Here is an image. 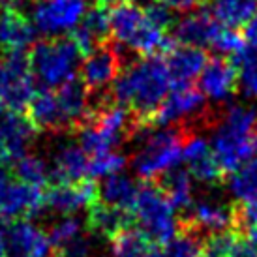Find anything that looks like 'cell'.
I'll return each mask as SVG.
<instances>
[{
  "instance_id": "cell-12",
  "label": "cell",
  "mask_w": 257,
  "mask_h": 257,
  "mask_svg": "<svg viewBox=\"0 0 257 257\" xmlns=\"http://www.w3.org/2000/svg\"><path fill=\"white\" fill-rule=\"evenodd\" d=\"M205 113V96L199 88L190 85L173 86L165 100L156 109V122L160 126H177L182 122L199 118Z\"/></svg>"
},
{
  "instance_id": "cell-3",
  "label": "cell",
  "mask_w": 257,
  "mask_h": 257,
  "mask_svg": "<svg viewBox=\"0 0 257 257\" xmlns=\"http://www.w3.org/2000/svg\"><path fill=\"white\" fill-rule=\"evenodd\" d=\"M83 83L72 81L60 88L36 92L29 103L30 120L42 130H70L85 122L90 113V96Z\"/></svg>"
},
{
  "instance_id": "cell-45",
  "label": "cell",
  "mask_w": 257,
  "mask_h": 257,
  "mask_svg": "<svg viewBox=\"0 0 257 257\" xmlns=\"http://www.w3.org/2000/svg\"><path fill=\"white\" fill-rule=\"evenodd\" d=\"M6 164V160H4V154H2V150H0V165Z\"/></svg>"
},
{
  "instance_id": "cell-21",
  "label": "cell",
  "mask_w": 257,
  "mask_h": 257,
  "mask_svg": "<svg viewBox=\"0 0 257 257\" xmlns=\"http://www.w3.org/2000/svg\"><path fill=\"white\" fill-rule=\"evenodd\" d=\"M38 30L29 17L19 12H4L0 15V51L6 55H23L34 47Z\"/></svg>"
},
{
  "instance_id": "cell-1",
  "label": "cell",
  "mask_w": 257,
  "mask_h": 257,
  "mask_svg": "<svg viewBox=\"0 0 257 257\" xmlns=\"http://www.w3.org/2000/svg\"><path fill=\"white\" fill-rule=\"evenodd\" d=\"M171 88V73L165 60L152 55L120 70L113 83V98L128 111L150 116L156 113Z\"/></svg>"
},
{
  "instance_id": "cell-20",
  "label": "cell",
  "mask_w": 257,
  "mask_h": 257,
  "mask_svg": "<svg viewBox=\"0 0 257 257\" xmlns=\"http://www.w3.org/2000/svg\"><path fill=\"white\" fill-rule=\"evenodd\" d=\"M182 160L188 164V173L201 184H214L221 175V169L212 154V147L207 137L193 134L184 139Z\"/></svg>"
},
{
  "instance_id": "cell-15",
  "label": "cell",
  "mask_w": 257,
  "mask_h": 257,
  "mask_svg": "<svg viewBox=\"0 0 257 257\" xmlns=\"http://www.w3.org/2000/svg\"><path fill=\"white\" fill-rule=\"evenodd\" d=\"M199 90L205 100L214 103H225L233 98L238 83L236 68L225 58H212L207 60L199 77Z\"/></svg>"
},
{
  "instance_id": "cell-6",
  "label": "cell",
  "mask_w": 257,
  "mask_h": 257,
  "mask_svg": "<svg viewBox=\"0 0 257 257\" xmlns=\"http://www.w3.org/2000/svg\"><path fill=\"white\" fill-rule=\"evenodd\" d=\"M29 64L34 79L45 88H60L75 81L81 68V49L72 38H51L34 45Z\"/></svg>"
},
{
  "instance_id": "cell-24",
  "label": "cell",
  "mask_w": 257,
  "mask_h": 257,
  "mask_svg": "<svg viewBox=\"0 0 257 257\" xmlns=\"http://www.w3.org/2000/svg\"><path fill=\"white\" fill-rule=\"evenodd\" d=\"M72 40L75 42L81 53H90L92 49L100 47L103 40L111 34L109 29V14L103 8L88 10L83 21L79 23L72 32Z\"/></svg>"
},
{
  "instance_id": "cell-16",
  "label": "cell",
  "mask_w": 257,
  "mask_h": 257,
  "mask_svg": "<svg viewBox=\"0 0 257 257\" xmlns=\"http://www.w3.org/2000/svg\"><path fill=\"white\" fill-rule=\"evenodd\" d=\"M98 197V188L92 182H64L51 188L45 195V207L60 216L77 214L85 208H90Z\"/></svg>"
},
{
  "instance_id": "cell-46",
  "label": "cell",
  "mask_w": 257,
  "mask_h": 257,
  "mask_svg": "<svg viewBox=\"0 0 257 257\" xmlns=\"http://www.w3.org/2000/svg\"><path fill=\"white\" fill-rule=\"evenodd\" d=\"M0 15H2V2H0Z\"/></svg>"
},
{
  "instance_id": "cell-34",
  "label": "cell",
  "mask_w": 257,
  "mask_h": 257,
  "mask_svg": "<svg viewBox=\"0 0 257 257\" xmlns=\"http://www.w3.org/2000/svg\"><path fill=\"white\" fill-rule=\"evenodd\" d=\"M124 167H126V156L116 150L92 154V158L88 160V175L92 179H107L111 175L122 173Z\"/></svg>"
},
{
  "instance_id": "cell-38",
  "label": "cell",
  "mask_w": 257,
  "mask_h": 257,
  "mask_svg": "<svg viewBox=\"0 0 257 257\" xmlns=\"http://www.w3.org/2000/svg\"><path fill=\"white\" fill-rule=\"evenodd\" d=\"M160 2L165 4L169 10H175V12H190L203 0H160Z\"/></svg>"
},
{
  "instance_id": "cell-42",
  "label": "cell",
  "mask_w": 257,
  "mask_h": 257,
  "mask_svg": "<svg viewBox=\"0 0 257 257\" xmlns=\"http://www.w3.org/2000/svg\"><path fill=\"white\" fill-rule=\"evenodd\" d=\"M246 235H248V240H250L251 244H255V246H257V223L253 225V227L246 229Z\"/></svg>"
},
{
  "instance_id": "cell-13",
  "label": "cell",
  "mask_w": 257,
  "mask_h": 257,
  "mask_svg": "<svg viewBox=\"0 0 257 257\" xmlns=\"http://www.w3.org/2000/svg\"><path fill=\"white\" fill-rule=\"evenodd\" d=\"M34 139L36 126L30 118H25L23 114H19V111H0V150L4 154L6 164L25 156Z\"/></svg>"
},
{
  "instance_id": "cell-36",
  "label": "cell",
  "mask_w": 257,
  "mask_h": 257,
  "mask_svg": "<svg viewBox=\"0 0 257 257\" xmlns=\"http://www.w3.org/2000/svg\"><path fill=\"white\" fill-rule=\"evenodd\" d=\"M158 257H201V242L193 233H180L164 244Z\"/></svg>"
},
{
  "instance_id": "cell-30",
  "label": "cell",
  "mask_w": 257,
  "mask_h": 257,
  "mask_svg": "<svg viewBox=\"0 0 257 257\" xmlns=\"http://www.w3.org/2000/svg\"><path fill=\"white\" fill-rule=\"evenodd\" d=\"M227 190L240 203L257 199V156L231 173L227 180Z\"/></svg>"
},
{
  "instance_id": "cell-19",
  "label": "cell",
  "mask_w": 257,
  "mask_h": 257,
  "mask_svg": "<svg viewBox=\"0 0 257 257\" xmlns=\"http://www.w3.org/2000/svg\"><path fill=\"white\" fill-rule=\"evenodd\" d=\"M221 27L220 23H216L207 10L203 12H192V14L180 17V21L175 25V40L180 45H190V47H210L214 49L216 42L220 38Z\"/></svg>"
},
{
  "instance_id": "cell-29",
  "label": "cell",
  "mask_w": 257,
  "mask_h": 257,
  "mask_svg": "<svg viewBox=\"0 0 257 257\" xmlns=\"http://www.w3.org/2000/svg\"><path fill=\"white\" fill-rule=\"evenodd\" d=\"M162 190H164L165 197L169 199L175 208L184 210L193 203V192H195V184H193V177L188 171L182 169H173V171L165 173L162 177Z\"/></svg>"
},
{
  "instance_id": "cell-8",
  "label": "cell",
  "mask_w": 257,
  "mask_h": 257,
  "mask_svg": "<svg viewBox=\"0 0 257 257\" xmlns=\"http://www.w3.org/2000/svg\"><path fill=\"white\" fill-rule=\"evenodd\" d=\"M132 116L130 111L122 105H107L101 107L94 114L92 122H88L81 130L79 143L85 149L86 154H100L114 150L126 137L132 134Z\"/></svg>"
},
{
  "instance_id": "cell-26",
  "label": "cell",
  "mask_w": 257,
  "mask_h": 257,
  "mask_svg": "<svg viewBox=\"0 0 257 257\" xmlns=\"http://www.w3.org/2000/svg\"><path fill=\"white\" fill-rule=\"evenodd\" d=\"M139 188L141 186H137L136 180L122 171L116 173V175H111L107 179H103L101 186L98 188V197L101 199L103 205L122 208V210H128L130 212L132 207H134V203H136Z\"/></svg>"
},
{
  "instance_id": "cell-32",
  "label": "cell",
  "mask_w": 257,
  "mask_h": 257,
  "mask_svg": "<svg viewBox=\"0 0 257 257\" xmlns=\"http://www.w3.org/2000/svg\"><path fill=\"white\" fill-rule=\"evenodd\" d=\"M15 177L27 184H34L42 188L51 179L49 164L34 154H25L15 160Z\"/></svg>"
},
{
  "instance_id": "cell-41",
  "label": "cell",
  "mask_w": 257,
  "mask_h": 257,
  "mask_svg": "<svg viewBox=\"0 0 257 257\" xmlns=\"http://www.w3.org/2000/svg\"><path fill=\"white\" fill-rule=\"evenodd\" d=\"M0 257H8V248H6V233L0 229Z\"/></svg>"
},
{
  "instance_id": "cell-10",
  "label": "cell",
  "mask_w": 257,
  "mask_h": 257,
  "mask_svg": "<svg viewBox=\"0 0 257 257\" xmlns=\"http://www.w3.org/2000/svg\"><path fill=\"white\" fill-rule=\"evenodd\" d=\"M34 75L25 55H6L0 60V105L21 111L34 98Z\"/></svg>"
},
{
  "instance_id": "cell-44",
  "label": "cell",
  "mask_w": 257,
  "mask_h": 257,
  "mask_svg": "<svg viewBox=\"0 0 257 257\" xmlns=\"http://www.w3.org/2000/svg\"><path fill=\"white\" fill-rule=\"evenodd\" d=\"M0 2H6V4H19L23 0H0Z\"/></svg>"
},
{
  "instance_id": "cell-17",
  "label": "cell",
  "mask_w": 257,
  "mask_h": 257,
  "mask_svg": "<svg viewBox=\"0 0 257 257\" xmlns=\"http://www.w3.org/2000/svg\"><path fill=\"white\" fill-rule=\"evenodd\" d=\"M51 179L57 184L79 182L88 175V156L81 143L75 141H60L55 145L49 162Z\"/></svg>"
},
{
  "instance_id": "cell-33",
  "label": "cell",
  "mask_w": 257,
  "mask_h": 257,
  "mask_svg": "<svg viewBox=\"0 0 257 257\" xmlns=\"http://www.w3.org/2000/svg\"><path fill=\"white\" fill-rule=\"evenodd\" d=\"M85 233V221L75 214L60 216L49 229V240L53 248H62L68 242H72L73 238H77Z\"/></svg>"
},
{
  "instance_id": "cell-2",
  "label": "cell",
  "mask_w": 257,
  "mask_h": 257,
  "mask_svg": "<svg viewBox=\"0 0 257 257\" xmlns=\"http://www.w3.org/2000/svg\"><path fill=\"white\" fill-rule=\"evenodd\" d=\"M212 154L221 173H233L257 156V107L229 105L216 124L210 139Z\"/></svg>"
},
{
  "instance_id": "cell-14",
  "label": "cell",
  "mask_w": 257,
  "mask_h": 257,
  "mask_svg": "<svg viewBox=\"0 0 257 257\" xmlns=\"http://www.w3.org/2000/svg\"><path fill=\"white\" fill-rule=\"evenodd\" d=\"M4 233L8 257H49L53 250L49 233L27 218L15 220Z\"/></svg>"
},
{
  "instance_id": "cell-43",
  "label": "cell",
  "mask_w": 257,
  "mask_h": 257,
  "mask_svg": "<svg viewBox=\"0 0 257 257\" xmlns=\"http://www.w3.org/2000/svg\"><path fill=\"white\" fill-rule=\"evenodd\" d=\"M98 2L103 4V6H109V4H114V6H116V4H120V2H124V0H98Z\"/></svg>"
},
{
  "instance_id": "cell-31",
  "label": "cell",
  "mask_w": 257,
  "mask_h": 257,
  "mask_svg": "<svg viewBox=\"0 0 257 257\" xmlns=\"http://www.w3.org/2000/svg\"><path fill=\"white\" fill-rule=\"evenodd\" d=\"M236 73L242 92L257 100V43L244 45L236 55Z\"/></svg>"
},
{
  "instance_id": "cell-5",
  "label": "cell",
  "mask_w": 257,
  "mask_h": 257,
  "mask_svg": "<svg viewBox=\"0 0 257 257\" xmlns=\"http://www.w3.org/2000/svg\"><path fill=\"white\" fill-rule=\"evenodd\" d=\"M134 137L137 150L132 158V167L139 179L156 180L177 169L182 162L184 137L173 126L139 128L134 132Z\"/></svg>"
},
{
  "instance_id": "cell-47",
  "label": "cell",
  "mask_w": 257,
  "mask_h": 257,
  "mask_svg": "<svg viewBox=\"0 0 257 257\" xmlns=\"http://www.w3.org/2000/svg\"><path fill=\"white\" fill-rule=\"evenodd\" d=\"M2 109H4V107H2V105H0V111H2Z\"/></svg>"
},
{
  "instance_id": "cell-25",
  "label": "cell",
  "mask_w": 257,
  "mask_h": 257,
  "mask_svg": "<svg viewBox=\"0 0 257 257\" xmlns=\"http://www.w3.org/2000/svg\"><path fill=\"white\" fill-rule=\"evenodd\" d=\"M208 15L225 29H240L257 14V0H208Z\"/></svg>"
},
{
  "instance_id": "cell-18",
  "label": "cell",
  "mask_w": 257,
  "mask_h": 257,
  "mask_svg": "<svg viewBox=\"0 0 257 257\" xmlns=\"http://www.w3.org/2000/svg\"><path fill=\"white\" fill-rule=\"evenodd\" d=\"M79 70L83 85L88 90H103L105 86L113 85L116 75L120 73V57L111 47L100 45L86 55Z\"/></svg>"
},
{
  "instance_id": "cell-23",
  "label": "cell",
  "mask_w": 257,
  "mask_h": 257,
  "mask_svg": "<svg viewBox=\"0 0 257 257\" xmlns=\"http://www.w3.org/2000/svg\"><path fill=\"white\" fill-rule=\"evenodd\" d=\"M207 60V55L199 47L180 45V47L169 49L165 64H167V70L171 73L173 86H184L195 81L203 72Z\"/></svg>"
},
{
  "instance_id": "cell-9",
  "label": "cell",
  "mask_w": 257,
  "mask_h": 257,
  "mask_svg": "<svg viewBox=\"0 0 257 257\" xmlns=\"http://www.w3.org/2000/svg\"><path fill=\"white\" fill-rule=\"evenodd\" d=\"M88 2L90 0H36L30 10V21L45 36H64L83 21Z\"/></svg>"
},
{
  "instance_id": "cell-22",
  "label": "cell",
  "mask_w": 257,
  "mask_h": 257,
  "mask_svg": "<svg viewBox=\"0 0 257 257\" xmlns=\"http://www.w3.org/2000/svg\"><path fill=\"white\" fill-rule=\"evenodd\" d=\"M188 220L192 227L212 235L227 231L235 223V210L218 199H199L188 207Z\"/></svg>"
},
{
  "instance_id": "cell-4",
  "label": "cell",
  "mask_w": 257,
  "mask_h": 257,
  "mask_svg": "<svg viewBox=\"0 0 257 257\" xmlns=\"http://www.w3.org/2000/svg\"><path fill=\"white\" fill-rule=\"evenodd\" d=\"M109 29L114 42L120 43L124 49L134 51L143 57H152L169 47V38L165 29L158 27L147 14L145 6L124 0L111 10Z\"/></svg>"
},
{
  "instance_id": "cell-28",
  "label": "cell",
  "mask_w": 257,
  "mask_h": 257,
  "mask_svg": "<svg viewBox=\"0 0 257 257\" xmlns=\"http://www.w3.org/2000/svg\"><path fill=\"white\" fill-rule=\"evenodd\" d=\"M156 244L141 231L124 229L111 242V257H158Z\"/></svg>"
},
{
  "instance_id": "cell-27",
  "label": "cell",
  "mask_w": 257,
  "mask_h": 257,
  "mask_svg": "<svg viewBox=\"0 0 257 257\" xmlns=\"http://www.w3.org/2000/svg\"><path fill=\"white\" fill-rule=\"evenodd\" d=\"M88 225L94 233H98L100 236H109L113 238L120 231L126 229L130 221L128 210L122 208H114L109 205H92L88 208Z\"/></svg>"
},
{
  "instance_id": "cell-35",
  "label": "cell",
  "mask_w": 257,
  "mask_h": 257,
  "mask_svg": "<svg viewBox=\"0 0 257 257\" xmlns=\"http://www.w3.org/2000/svg\"><path fill=\"white\" fill-rule=\"evenodd\" d=\"M238 236L229 231L212 233L205 244H201V257H235Z\"/></svg>"
},
{
  "instance_id": "cell-7",
  "label": "cell",
  "mask_w": 257,
  "mask_h": 257,
  "mask_svg": "<svg viewBox=\"0 0 257 257\" xmlns=\"http://www.w3.org/2000/svg\"><path fill=\"white\" fill-rule=\"evenodd\" d=\"M130 212L136 218L139 231L154 244H167L179 235L177 208L169 203L162 188L141 186Z\"/></svg>"
},
{
  "instance_id": "cell-39",
  "label": "cell",
  "mask_w": 257,
  "mask_h": 257,
  "mask_svg": "<svg viewBox=\"0 0 257 257\" xmlns=\"http://www.w3.org/2000/svg\"><path fill=\"white\" fill-rule=\"evenodd\" d=\"M235 257H257V246L251 244L250 240H238Z\"/></svg>"
},
{
  "instance_id": "cell-37",
  "label": "cell",
  "mask_w": 257,
  "mask_h": 257,
  "mask_svg": "<svg viewBox=\"0 0 257 257\" xmlns=\"http://www.w3.org/2000/svg\"><path fill=\"white\" fill-rule=\"evenodd\" d=\"M60 257H98L96 253V244L83 233L81 236L73 238L72 242L58 248Z\"/></svg>"
},
{
  "instance_id": "cell-40",
  "label": "cell",
  "mask_w": 257,
  "mask_h": 257,
  "mask_svg": "<svg viewBox=\"0 0 257 257\" xmlns=\"http://www.w3.org/2000/svg\"><path fill=\"white\" fill-rule=\"evenodd\" d=\"M244 34H246V40L250 43H257V14L244 27Z\"/></svg>"
},
{
  "instance_id": "cell-11",
  "label": "cell",
  "mask_w": 257,
  "mask_h": 257,
  "mask_svg": "<svg viewBox=\"0 0 257 257\" xmlns=\"http://www.w3.org/2000/svg\"><path fill=\"white\" fill-rule=\"evenodd\" d=\"M45 195L42 188L27 184L23 180H12L0 171V220H23L42 212Z\"/></svg>"
}]
</instances>
